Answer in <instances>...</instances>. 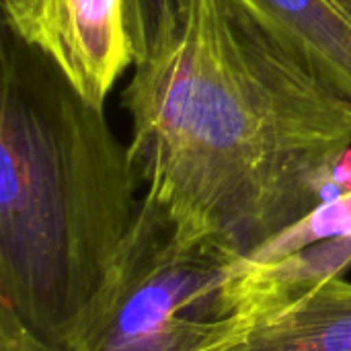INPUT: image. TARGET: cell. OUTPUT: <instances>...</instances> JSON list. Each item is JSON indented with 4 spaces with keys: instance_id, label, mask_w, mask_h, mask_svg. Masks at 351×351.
I'll use <instances>...</instances> for the list:
<instances>
[{
    "instance_id": "277c9868",
    "label": "cell",
    "mask_w": 351,
    "mask_h": 351,
    "mask_svg": "<svg viewBox=\"0 0 351 351\" xmlns=\"http://www.w3.org/2000/svg\"><path fill=\"white\" fill-rule=\"evenodd\" d=\"M2 10L6 31L97 109L136 66L130 0H2Z\"/></svg>"
},
{
    "instance_id": "7a4b0ae2",
    "label": "cell",
    "mask_w": 351,
    "mask_h": 351,
    "mask_svg": "<svg viewBox=\"0 0 351 351\" xmlns=\"http://www.w3.org/2000/svg\"><path fill=\"white\" fill-rule=\"evenodd\" d=\"M130 148L6 33L0 90V304L72 351L136 220Z\"/></svg>"
},
{
    "instance_id": "6da1fadb",
    "label": "cell",
    "mask_w": 351,
    "mask_h": 351,
    "mask_svg": "<svg viewBox=\"0 0 351 351\" xmlns=\"http://www.w3.org/2000/svg\"><path fill=\"white\" fill-rule=\"evenodd\" d=\"M121 107L144 195L239 261L331 197L351 148L350 103L228 0H187Z\"/></svg>"
},
{
    "instance_id": "8992f818",
    "label": "cell",
    "mask_w": 351,
    "mask_h": 351,
    "mask_svg": "<svg viewBox=\"0 0 351 351\" xmlns=\"http://www.w3.org/2000/svg\"><path fill=\"white\" fill-rule=\"evenodd\" d=\"M351 105V0H228Z\"/></svg>"
},
{
    "instance_id": "30bf717a",
    "label": "cell",
    "mask_w": 351,
    "mask_h": 351,
    "mask_svg": "<svg viewBox=\"0 0 351 351\" xmlns=\"http://www.w3.org/2000/svg\"><path fill=\"white\" fill-rule=\"evenodd\" d=\"M0 351H66L37 337L8 306L0 304Z\"/></svg>"
},
{
    "instance_id": "9c48e42d",
    "label": "cell",
    "mask_w": 351,
    "mask_h": 351,
    "mask_svg": "<svg viewBox=\"0 0 351 351\" xmlns=\"http://www.w3.org/2000/svg\"><path fill=\"white\" fill-rule=\"evenodd\" d=\"M187 0H130L136 64L160 51L177 33Z\"/></svg>"
},
{
    "instance_id": "3957f363",
    "label": "cell",
    "mask_w": 351,
    "mask_h": 351,
    "mask_svg": "<svg viewBox=\"0 0 351 351\" xmlns=\"http://www.w3.org/2000/svg\"><path fill=\"white\" fill-rule=\"evenodd\" d=\"M237 257L187 241L148 195L72 351H189L224 319L222 286Z\"/></svg>"
},
{
    "instance_id": "ba28073f",
    "label": "cell",
    "mask_w": 351,
    "mask_h": 351,
    "mask_svg": "<svg viewBox=\"0 0 351 351\" xmlns=\"http://www.w3.org/2000/svg\"><path fill=\"white\" fill-rule=\"evenodd\" d=\"M335 237H351V191L319 204L300 222L280 232L274 241H269L265 247H261L257 253L241 263L265 265L308 245Z\"/></svg>"
},
{
    "instance_id": "52a82bcc",
    "label": "cell",
    "mask_w": 351,
    "mask_h": 351,
    "mask_svg": "<svg viewBox=\"0 0 351 351\" xmlns=\"http://www.w3.org/2000/svg\"><path fill=\"white\" fill-rule=\"evenodd\" d=\"M351 269V237H335L278 261L234 263L222 286V313L245 317L282 308Z\"/></svg>"
},
{
    "instance_id": "8fae6325",
    "label": "cell",
    "mask_w": 351,
    "mask_h": 351,
    "mask_svg": "<svg viewBox=\"0 0 351 351\" xmlns=\"http://www.w3.org/2000/svg\"><path fill=\"white\" fill-rule=\"evenodd\" d=\"M348 191H351V148H348L335 160V165L331 169V179H329V195L331 197H337Z\"/></svg>"
},
{
    "instance_id": "5b68a950",
    "label": "cell",
    "mask_w": 351,
    "mask_h": 351,
    "mask_svg": "<svg viewBox=\"0 0 351 351\" xmlns=\"http://www.w3.org/2000/svg\"><path fill=\"white\" fill-rule=\"evenodd\" d=\"M189 351H351V282L335 278L282 308L214 321Z\"/></svg>"
}]
</instances>
